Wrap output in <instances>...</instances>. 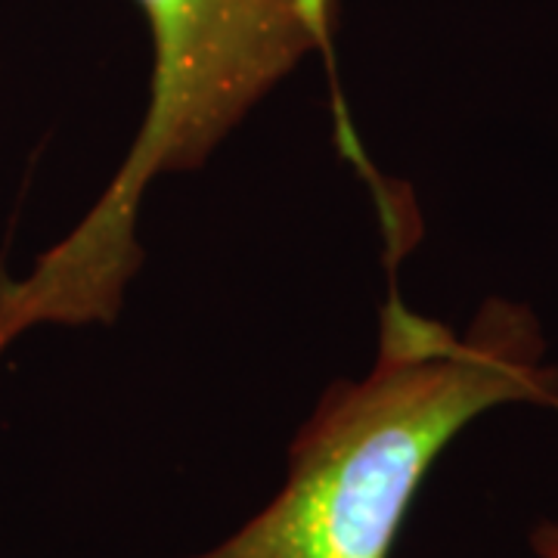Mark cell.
<instances>
[{"label":"cell","instance_id":"obj_1","mask_svg":"<svg viewBox=\"0 0 558 558\" xmlns=\"http://www.w3.org/2000/svg\"><path fill=\"white\" fill-rule=\"evenodd\" d=\"M515 403L558 413V366L534 307L487 299L457 332L407 307L391 279L373 369L323 391L274 499L190 558H391L440 453Z\"/></svg>","mask_w":558,"mask_h":558},{"label":"cell","instance_id":"obj_2","mask_svg":"<svg viewBox=\"0 0 558 558\" xmlns=\"http://www.w3.org/2000/svg\"><path fill=\"white\" fill-rule=\"evenodd\" d=\"M153 38L149 102L119 165L78 227L35 267L0 279V354L35 326L119 317L143 267L137 218L149 186L196 171L307 53L332 47L311 0H134Z\"/></svg>","mask_w":558,"mask_h":558},{"label":"cell","instance_id":"obj_3","mask_svg":"<svg viewBox=\"0 0 558 558\" xmlns=\"http://www.w3.org/2000/svg\"><path fill=\"white\" fill-rule=\"evenodd\" d=\"M531 553L534 558H558V519H546L531 531Z\"/></svg>","mask_w":558,"mask_h":558},{"label":"cell","instance_id":"obj_4","mask_svg":"<svg viewBox=\"0 0 558 558\" xmlns=\"http://www.w3.org/2000/svg\"><path fill=\"white\" fill-rule=\"evenodd\" d=\"M311 3H314V10L319 13V20L336 25V0H311Z\"/></svg>","mask_w":558,"mask_h":558}]
</instances>
